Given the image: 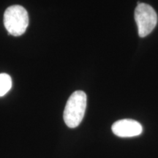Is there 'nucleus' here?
Listing matches in <instances>:
<instances>
[{
  "instance_id": "nucleus-1",
  "label": "nucleus",
  "mask_w": 158,
  "mask_h": 158,
  "mask_svg": "<svg viewBox=\"0 0 158 158\" xmlns=\"http://www.w3.org/2000/svg\"><path fill=\"white\" fill-rule=\"evenodd\" d=\"M86 94L83 91H76L69 98L64 110V121L68 127H77L84 118L86 108Z\"/></svg>"
},
{
  "instance_id": "nucleus-2",
  "label": "nucleus",
  "mask_w": 158,
  "mask_h": 158,
  "mask_svg": "<svg viewBox=\"0 0 158 158\" xmlns=\"http://www.w3.org/2000/svg\"><path fill=\"white\" fill-rule=\"evenodd\" d=\"M4 24L9 35L21 36L29 25V15L27 10L21 5H12L6 9L4 14Z\"/></svg>"
},
{
  "instance_id": "nucleus-3",
  "label": "nucleus",
  "mask_w": 158,
  "mask_h": 158,
  "mask_svg": "<svg viewBox=\"0 0 158 158\" xmlns=\"http://www.w3.org/2000/svg\"><path fill=\"white\" fill-rule=\"evenodd\" d=\"M135 20L138 35L144 37L152 31L157 23V15L152 7L145 3H138L135 10Z\"/></svg>"
},
{
  "instance_id": "nucleus-4",
  "label": "nucleus",
  "mask_w": 158,
  "mask_h": 158,
  "mask_svg": "<svg viewBox=\"0 0 158 158\" xmlns=\"http://www.w3.org/2000/svg\"><path fill=\"white\" fill-rule=\"evenodd\" d=\"M112 132L121 138H131L141 135L143 127L139 122L133 119L125 118L114 122L111 127Z\"/></svg>"
},
{
  "instance_id": "nucleus-5",
  "label": "nucleus",
  "mask_w": 158,
  "mask_h": 158,
  "mask_svg": "<svg viewBox=\"0 0 158 158\" xmlns=\"http://www.w3.org/2000/svg\"><path fill=\"white\" fill-rule=\"evenodd\" d=\"M12 87L11 77L7 73L0 74V97L5 95Z\"/></svg>"
}]
</instances>
